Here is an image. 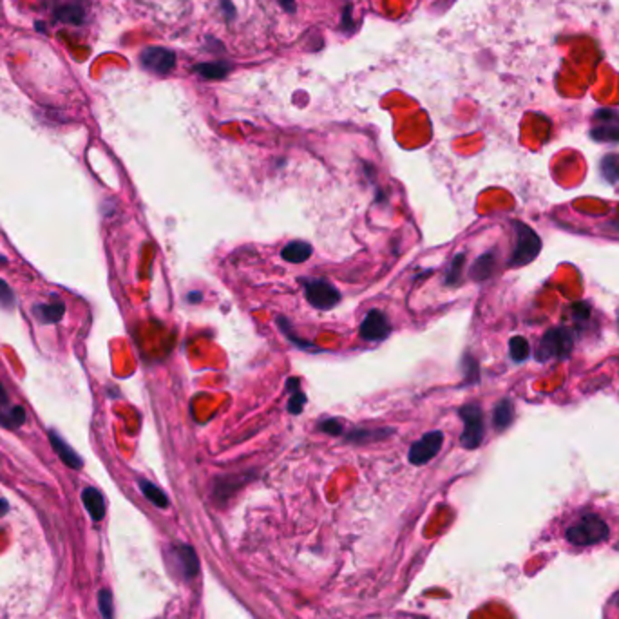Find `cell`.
<instances>
[{"mask_svg": "<svg viewBox=\"0 0 619 619\" xmlns=\"http://www.w3.org/2000/svg\"><path fill=\"white\" fill-rule=\"evenodd\" d=\"M344 28H346V29L353 28L352 24H349V6H348V8L344 9Z\"/></svg>", "mask_w": 619, "mask_h": 619, "instance_id": "cell-32", "label": "cell"}, {"mask_svg": "<svg viewBox=\"0 0 619 619\" xmlns=\"http://www.w3.org/2000/svg\"><path fill=\"white\" fill-rule=\"evenodd\" d=\"M601 173L610 183H615L619 180V156L615 154H608L601 161Z\"/></svg>", "mask_w": 619, "mask_h": 619, "instance_id": "cell-21", "label": "cell"}, {"mask_svg": "<svg viewBox=\"0 0 619 619\" xmlns=\"http://www.w3.org/2000/svg\"><path fill=\"white\" fill-rule=\"evenodd\" d=\"M26 422V413L22 408H15L11 411H2L0 408V424L4 427H19Z\"/></svg>", "mask_w": 619, "mask_h": 619, "instance_id": "cell-22", "label": "cell"}, {"mask_svg": "<svg viewBox=\"0 0 619 619\" xmlns=\"http://www.w3.org/2000/svg\"><path fill=\"white\" fill-rule=\"evenodd\" d=\"M33 314L44 324H56L63 319L66 315V305L63 301H60L58 297H55L49 302H42V305L33 306Z\"/></svg>", "mask_w": 619, "mask_h": 619, "instance_id": "cell-11", "label": "cell"}, {"mask_svg": "<svg viewBox=\"0 0 619 619\" xmlns=\"http://www.w3.org/2000/svg\"><path fill=\"white\" fill-rule=\"evenodd\" d=\"M494 270V254L493 252H487V254L480 255L476 261H474L473 268H471V277L474 281H486Z\"/></svg>", "mask_w": 619, "mask_h": 619, "instance_id": "cell-17", "label": "cell"}, {"mask_svg": "<svg viewBox=\"0 0 619 619\" xmlns=\"http://www.w3.org/2000/svg\"><path fill=\"white\" fill-rule=\"evenodd\" d=\"M176 556L178 561H180L181 565V571H183V574L187 578H193L198 574V556L196 553H194L190 547H187V545H181V547H176Z\"/></svg>", "mask_w": 619, "mask_h": 619, "instance_id": "cell-15", "label": "cell"}, {"mask_svg": "<svg viewBox=\"0 0 619 619\" xmlns=\"http://www.w3.org/2000/svg\"><path fill=\"white\" fill-rule=\"evenodd\" d=\"M140 489L141 493H143V496H145L149 502H153L156 507H160V509L169 507V498L165 496L163 491L154 486V484L147 482V480H140Z\"/></svg>", "mask_w": 619, "mask_h": 619, "instance_id": "cell-18", "label": "cell"}, {"mask_svg": "<svg viewBox=\"0 0 619 619\" xmlns=\"http://www.w3.org/2000/svg\"><path fill=\"white\" fill-rule=\"evenodd\" d=\"M281 255L288 263H305L306 259L312 255V247L305 243V241H292V243H288L287 247L282 248Z\"/></svg>", "mask_w": 619, "mask_h": 619, "instance_id": "cell-14", "label": "cell"}, {"mask_svg": "<svg viewBox=\"0 0 619 619\" xmlns=\"http://www.w3.org/2000/svg\"><path fill=\"white\" fill-rule=\"evenodd\" d=\"M306 288V299L314 308L317 310H332L333 306L341 301V294L332 282L326 279H312V281H305Z\"/></svg>", "mask_w": 619, "mask_h": 619, "instance_id": "cell-5", "label": "cell"}, {"mask_svg": "<svg viewBox=\"0 0 619 619\" xmlns=\"http://www.w3.org/2000/svg\"><path fill=\"white\" fill-rule=\"evenodd\" d=\"M464 420V433L460 442L466 449H476L484 440V415L479 404H467L460 409Z\"/></svg>", "mask_w": 619, "mask_h": 619, "instance_id": "cell-4", "label": "cell"}, {"mask_svg": "<svg viewBox=\"0 0 619 619\" xmlns=\"http://www.w3.org/2000/svg\"><path fill=\"white\" fill-rule=\"evenodd\" d=\"M464 261H466V255L459 254L455 259H453V263H451L449 272H447L446 275V282L447 285H453V282H456L460 279V272H462L464 267Z\"/></svg>", "mask_w": 619, "mask_h": 619, "instance_id": "cell-25", "label": "cell"}, {"mask_svg": "<svg viewBox=\"0 0 619 619\" xmlns=\"http://www.w3.org/2000/svg\"><path fill=\"white\" fill-rule=\"evenodd\" d=\"M98 607L103 619H113V596H111V592L107 590V588L100 590Z\"/></svg>", "mask_w": 619, "mask_h": 619, "instance_id": "cell-23", "label": "cell"}, {"mask_svg": "<svg viewBox=\"0 0 619 619\" xmlns=\"http://www.w3.org/2000/svg\"><path fill=\"white\" fill-rule=\"evenodd\" d=\"M509 352L513 361L523 362L531 355V346L526 337H513L509 342Z\"/></svg>", "mask_w": 619, "mask_h": 619, "instance_id": "cell-20", "label": "cell"}, {"mask_svg": "<svg viewBox=\"0 0 619 619\" xmlns=\"http://www.w3.org/2000/svg\"><path fill=\"white\" fill-rule=\"evenodd\" d=\"M279 328H281V332L285 333V335H287V337L290 339L292 342H294V344H297L299 348H302V349H315V346L312 344V342H302L301 339L297 337V335H294V333H292L290 322H288L285 317H279Z\"/></svg>", "mask_w": 619, "mask_h": 619, "instance_id": "cell-24", "label": "cell"}, {"mask_svg": "<svg viewBox=\"0 0 619 619\" xmlns=\"http://www.w3.org/2000/svg\"><path fill=\"white\" fill-rule=\"evenodd\" d=\"M514 230H516V247H514L513 255H511L509 265L511 267H526L531 261L538 257L541 250V241L538 237L536 232L526 223L516 221L514 223Z\"/></svg>", "mask_w": 619, "mask_h": 619, "instance_id": "cell-2", "label": "cell"}, {"mask_svg": "<svg viewBox=\"0 0 619 619\" xmlns=\"http://www.w3.org/2000/svg\"><path fill=\"white\" fill-rule=\"evenodd\" d=\"M565 538H567L568 543L576 545V547H590V545H598L607 540L608 526L607 521L601 520L598 514L587 513L578 518L573 526L565 531Z\"/></svg>", "mask_w": 619, "mask_h": 619, "instance_id": "cell-1", "label": "cell"}, {"mask_svg": "<svg viewBox=\"0 0 619 619\" xmlns=\"http://www.w3.org/2000/svg\"><path fill=\"white\" fill-rule=\"evenodd\" d=\"M0 402H8V395H6V389L4 386H2V382H0Z\"/></svg>", "mask_w": 619, "mask_h": 619, "instance_id": "cell-33", "label": "cell"}, {"mask_svg": "<svg viewBox=\"0 0 619 619\" xmlns=\"http://www.w3.org/2000/svg\"><path fill=\"white\" fill-rule=\"evenodd\" d=\"M8 511H9L8 502H6V500H2V498H0V516H4V514L8 513Z\"/></svg>", "mask_w": 619, "mask_h": 619, "instance_id": "cell-31", "label": "cell"}, {"mask_svg": "<svg viewBox=\"0 0 619 619\" xmlns=\"http://www.w3.org/2000/svg\"><path fill=\"white\" fill-rule=\"evenodd\" d=\"M574 314H576V317L581 319H588V315H590V312H588V306L587 305H574Z\"/></svg>", "mask_w": 619, "mask_h": 619, "instance_id": "cell-29", "label": "cell"}, {"mask_svg": "<svg viewBox=\"0 0 619 619\" xmlns=\"http://www.w3.org/2000/svg\"><path fill=\"white\" fill-rule=\"evenodd\" d=\"M140 62L149 73L163 76L169 75L170 71L174 69L176 56H174L170 49H165V47H147V49L141 51Z\"/></svg>", "mask_w": 619, "mask_h": 619, "instance_id": "cell-7", "label": "cell"}, {"mask_svg": "<svg viewBox=\"0 0 619 619\" xmlns=\"http://www.w3.org/2000/svg\"><path fill=\"white\" fill-rule=\"evenodd\" d=\"M592 140L601 143H619V113L614 109H600L594 114Z\"/></svg>", "mask_w": 619, "mask_h": 619, "instance_id": "cell-6", "label": "cell"}, {"mask_svg": "<svg viewBox=\"0 0 619 619\" xmlns=\"http://www.w3.org/2000/svg\"><path fill=\"white\" fill-rule=\"evenodd\" d=\"M193 71L196 75H200L205 80H221L228 75L230 71V63L227 62H205L198 63L193 67Z\"/></svg>", "mask_w": 619, "mask_h": 619, "instance_id": "cell-13", "label": "cell"}, {"mask_svg": "<svg viewBox=\"0 0 619 619\" xmlns=\"http://www.w3.org/2000/svg\"><path fill=\"white\" fill-rule=\"evenodd\" d=\"M513 416H514V408H513V402L511 400H502V402L496 404V408H494L493 413V424L494 427H496L498 431H502V429H506V427L511 426V422H513Z\"/></svg>", "mask_w": 619, "mask_h": 619, "instance_id": "cell-16", "label": "cell"}, {"mask_svg": "<svg viewBox=\"0 0 619 619\" xmlns=\"http://www.w3.org/2000/svg\"><path fill=\"white\" fill-rule=\"evenodd\" d=\"M279 4H281V8L285 9V11L288 13H295V9H297V4H295V0H277Z\"/></svg>", "mask_w": 619, "mask_h": 619, "instance_id": "cell-30", "label": "cell"}, {"mask_svg": "<svg viewBox=\"0 0 619 619\" xmlns=\"http://www.w3.org/2000/svg\"><path fill=\"white\" fill-rule=\"evenodd\" d=\"M0 306L6 310L15 306V295H13V290L9 288V285L4 279H0Z\"/></svg>", "mask_w": 619, "mask_h": 619, "instance_id": "cell-26", "label": "cell"}, {"mask_svg": "<svg viewBox=\"0 0 619 619\" xmlns=\"http://www.w3.org/2000/svg\"><path fill=\"white\" fill-rule=\"evenodd\" d=\"M444 444V433L442 431H429L411 446L409 449V462L413 466H424L429 460L435 459L439 455V451L442 449Z\"/></svg>", "mask_w": 619, "mask_h": 619, "instance_id": "cell-8", "label": "cell"}, {"mask_svg": "<svg viewBox=\"0 0 619 619\" xmlns=\"http://www.w3.org/2000/svg\"><path fill=\"white\" fill-rule=\"evenodd\" d=\"M573 349V335L565 328H551L541 339L538 346V361H549V359H563Z\"/></svg>", "mask_w": 619, "mask_h": 619, "instance_id": "cell-3", "label": "cell"}, {"mask_svg": "<svg viewBox=\"0 0 619 619\" xmlns=\"http://www.w3.org/2000/svg\"><path fill=\"white\" fill-rule=\"evenodd\" d=\"M321 429L324 433H328V435L337 436L342 433V422H339L337 419H328L324 420V422H321Z\"/></svg>", "mask_w": 619, "mask_h": 619, "instance_id": "cell-27", "label": "cell"}, {"mask_svg": "<svg viewBox=\"0 0 619 619\" xmlns=\"http://www.w3.org/2000/svg\"><path fill=\"white\" fill-rule=\"evenodd\" d=\"M389 332H392V328H389L388 317H386L382 312H379V310H372L364 317V321H362L361 329H359L361 337L364 339V341L372 342L382 341V339L388 337Z\"/></svg>", "mask_w": 619, "mask_h": 619, "instance_id": "cell-9", "label": "cell"}, {"mask_svg": "<svg viewBox=\"0 0 619 619\" xmlns=\"http://www.w3.org/2000/svg\"><path fill=\"white\" fill-rule=\"evenodd\" d=\"M221 9H223V15L227 22H232L235 19V6L232 4L230 0H220Z\"/></svg>", "mask_w": 619, "mask_h": 619, "instance_id": "cell-28", "label": "cell"}, {"mask_svg": "<svg viewBox=\"0 0 619 619\" xmlns=\"http://www.w3.org/2000/svg\"><path fill=\"white\" fill-rule=\"evenodd\" d=\"M288 388H290V392H292L290 400H288V411H290L292 415H299V413L302 411V408H305L306 397H305V393L301 392V388H299L297 379L288 380Z\"/></svg>", "mask_w": 619, "mask_h": 619, "instance_id": "cell-19", "label": "cell"}, {"mask_svg": "<svg viewBox=\"0 0 619 619\" xmlns=\"http://www.w3.org/2000/svg\"><path fill=\"white\" fill-rule=\"evenodd\" d=\"M82 502L94 521L103 520V516H106V500H103L102 493L98 489H94V487L83 489Z\"/></svg>", "mask_w": 619, "mask_h": 619, "instance_id": "cell-12", "label": "cell"}, {"mask_svg": "<svg viewBox=\"0 0 619 619\" xmlns=\"http://www.w3.org/2000/svg\"><path fill=\"white\" fill-rule=\"evenodd\" d=\"M49 442H51V447L55 449L58 459L62 460L67 467H71V469H82L83 460L80 459L78 453H76V451L73 449V447H71L69 444L58 435V433L53 431V429L49 431Z\"/></svg>", "mask_w": 619, "mask_h": 619, "instance_id": "cell-10", "label": "cell"}]
</instances>
